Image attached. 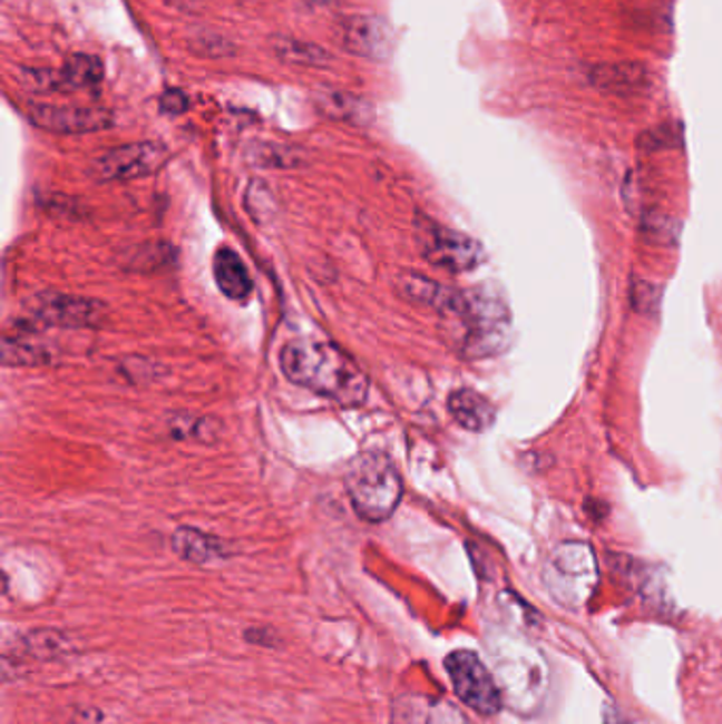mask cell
<instances>
[{"label":"cell","instance_id":"cell-1","mask_svg":"<svg viewBox=\"0 0 722 724\" xmlns=\"http://www.w3.org/2000/svg\"><path fill=\"white\" fill-rule=\"evenodd\" d=\"M280 369L289 382L343 407L367 401L369 380L340 345L320 340L289 341L280 352Z\"/></svg>","mask_w":722,"mask_h":724},{"label":"cell","instance_id":"cell-2","mask_svg":"<svg viewBox=\"0 0 722 724\" xmlns=\"http://www.w3.org/2000/svg\"><path fill=\"white\" fill-rule=\"evenodd\" d=\"M439 314L458 352L467 359L498 356L509 348V305L498 293L488 288H451Z\"/></svg>","mask_w":722,"mask_h":724},{"label":"cell","instance_id":"cell-3","mask_svg":"<svg viewBox=\"0 0 722 724\" xmlns=\"http://www.w3.org/2000/svg\"><path fill=\"white\" fill-rule=\"evenodd\" d=\"M345 491L352 509L369 524L390 519L403 498V479L383 451H362L345 470Z\"/></svg>","mask_w":722,"mask_h":724},{"label":"cell","instance_id":"cell-4","mask_svg":"<svg viewBox=\"0 0 722 724\" xmlns=\"http://www.w3.org/2000/svg\"><path fill=\"white\" fill-rule=\"evenodd\" d=\"M507 653L503 655L500 691L503 697L521 714H536L549 695V665L540 650L528 639H505Z\"/></svg>","mask_w":722,"mask_h":724},{"label":"cell","instance_id":"cell-5","mask_svg":"<svg viewBox=\"0 0 722 724\" xmlns=\"http://www.w3.org/2000/svg\"><path fill=\"white\" fill-rule=\"evenodd\" d=\"M597 578V559L592 547L574 540L557 545L543 570V583L549 596L570 610L583 608L592 599Z\"/></svg>","mask_w":722,"mask_h":724},{"label":"cell","instance_id":"cell-6","mask_svg":"<svg viewBox=\"0 0 722 724\" xmlns=\"http://www.w3.org/2000/svg\"><path fill=\"white\" fill-rule=\"evenodd\" d=\"M416 239L420 255L439 270L451 274H462L484 263V248L470 235L453 232L426 216L416 221Z\"/></svg>","mask_w":722,"mask_h":724},{"label":"cell","instance_id":"cell-7","mask_svg":"<svg viewBox=\"0 0 722 724\" xmlns=\"http://www.w3.org/2000/svg\"><path fill=\"white\" fill-rule=\"evenodd\" d=\"M446 669L451 686L460 702L484 716H494L503 707L500 684L491 676L488 665L472 650H453L446 659Z\"/></svg>","mask_w":722,"mask_h":724},{"label":"cell","instance_id":"cell-8","mask_svg":"<svg viewBox=\"0 0 722 724\" xmlns=\"http://www.w3.org/2000/svg\"><path fill=\"white\" fill-rule=\"evenodd\" d=\"M28 319L32 324L62 329H100L108 319V307L98 299L43 293L30 301Z\"/></svg>","mask_w":722,"mask_h":724},{"label":"cell","instance_id":"cell-9","mask_svg":"<svg viewBox=\"0 0 722 724\" xmlns=\"http://www.w3.org/2000/svg\"><path fill=\"white\" fill-rule=\"evenodd\" d=\"M168 157V150L157 143H131L124 147L98 153L87 172L100 183L115 180H136L159 170Z\"/></svg>","mask_w":722,"mask_h":724},{"label":"cell","instance_id":"cell-10","mask_svg":"<svg viewBox=\"0 0 722 724\" xmlns=\"http://www.w3.org/2000/svg\"><path fill=\"white\" fill-rule=\"evenodd\" d=\"M26 115L32 126L51 134H91L115 126V115L108 108L58 107L30 102Z\"/></svg>","mask_w":722,"mask_h":724},{"label":"cell","instance_id":"cell-11","mask_svg":"<svg viewBox=\"0 0 722 724\" xmlns=\"http://www.w3.org/2000/svg\"><path fill=\"white\" fill-rule=\"evenodd\" d=\"M341 47L364 60L388 62L394 51V30L380 16H350L340 22Z\"/></svg>","mask_w":722,"mask_h":724},{"label":"cell","instance_id":"cell-12","mask_svg":"<svg viewBox=\"0 0 722 724\" xmlns=\"http://www.w3.org/2000/svg\"><path fill=\"white\" fill-rule=\"evenodd\" d=\"M589 84L604 94L634 98L653 87L651 70L640 62H602L587 70Z\"/></svg>","mask_w":722,"mask_h":724},{"label":"cell","instance_id":"cell-13","mask_svg":"<svg viewBox=\"0 0 722 724\" xmlns=\"http://www.w3.org/2000/svg\"><path fill=\"white\" fill-rule=\"evenodd\" d=\"M314 105L324 117L357 128H364L375 119V107L367 98L343 89H320L314 94Z\"/></svg>","mask_w":722,"mask_h":724},{"label":"cell","instance_id":"cell-14","mask_svg":"<svg viewBox=\"0 0 722 724\" xmlns=\"http://www.w3.org/2000/svg\"><path fill=\"white\" fill-rule=\"evenodd\" d=\"M447 409L451 418L468 432H486L496 422V407L475 390H456L451 392Z\"/></svg>","mask_w":722,"mask_h":724},{"label":"cell","instance_id":"cell-15","mask_svg":"<svg viewBox=\"0 0 722 724\" xmlns=\"http://www.w3.org/2000/svg\"><path fill=\"white\" fill-rule=\"evenodd\" d=\"M172 551L180 559L197 566L225 559L230 555V549L223 540L195 528H178L172 534Z\"/></svg>","mask_w":722,"mask_h":724},{"label":"cell","instance_id":"cell-16","mask_svg":"<svg viewBox=\"0 0 722 724\" xmlns=\"http://www.w3.org/2000/svg\"><path fill=\"white\" fill-rule=\"evenodd\" d=\"M214 280L218 291L234 301L248 297L253 291V280L244 261L227 246L218 248L214 255Z\"/></svg>","mask_w":722,"mask_h":724},{"label":"cell","instance_id":"cell-17","mask_svg":"<svg viewBox=\"0 0 722 724\" xmlns=\"http://www.w3.org/2000/svg\"><path fill=\"white\" fill-rule=\"evenodd\" d=\"M270 47H272L277 60L286 62V65L326 68L333 62V56L324 47L310 43V41L293 39V37L277 35L274 39H270Z\"/></svg>","mask_w":722,"mask_h":724},{"label":"cell","instance_id":"cell-18","mask_svg":"<svg viewBox=\"0 0 722 724\" xmlns=\"http://www.w3.org/2000/svg\"><path fill=\"white\" fill-rule=\"evenodd\" d=\"M397 286H399L401 297L416 303V305L437 310V312L443 305L447 293H449V286H446V284H439V282H435L430 277L411 274V272L401 274Z\"/></svg>","mask_w":722,"mask_h":724},{"label":"cell","instance_id":"cell-19","mask_svg":"<svg viewBox=\"0 0 722 724\" xmlns=\"http://www.w3.org/2000/svg\"><path fill=\"white\" fill-rule=\"evenodd\" d=\"M60 72H62L65 91L98 86L103 81V77H105L103 62L96 56H89V53L70 56Z\"/></svg>","mask_w":722,"mask_h":724},{"label":"cell","instance_id":"cell-20","mask_svg":"<svg viewBox=\"0 0 722 724\" xmlns=\"http://www.w3.org/2000/svg\"><path fill=\"white\" fill-rule=\"evenodd\" d=\"M251 164L261 168H276V170H289L299 168L305 164V153L297 147L277 145V143H255L248 149Z\"/></svg>","mask_w":722,"mask_h":724},{"label":"cell","instance_id":"cell-21","mask_svg":"<svg viewBox=\"0 0 722 724\" xmlns=\"http://www.w3.org/2000/svg\"><path fill=\"white\" fill-rule=\"evenodd\" d=\"M51 362V352L32 341L20 337H4L2 341V364L4 366H37Z\"/></svg>","mask_w":722,"mask_h":724},{"label":"cell","instance_id":"cell-22","mask_svg":"<svg viewBox=\"0 0 722 724\" xmlns=\"http://www.w3.org/2000/svg\"><path fill=\"white\" fill-rule=\"evenodd\" d=\"M23 650L37 659H58L70 650L68 639L56 629H37L22 639Z\"/></svg>","mask_w":722,"mask_h":724},{"label":"cell","instance_id":"cell-23","mask_svg":"<svg viewBox=\"0 0 722 724\" xmlns=\"http://www.w3.org/2000/svg\"><path fill=\"white\" fill-rule=\"evenodd\" d=\"M18 81L23 89L32 94H58L65 91L62 72L51 68H23L18 75Z\"/></svg>","mask_w":722,"mask_h":724},{"label":"cell","instance_id":"cell-24","mask_svg":"<svg viewBox=\"0 0 722 724\" xmlns=\"http://www.w3.org/2000/svg\"><path fill=\"white\" fill-rule=\"evenodd\" d=\"M642 235L653 244L672 246L679 242L680 223L663 214L648 213L642 218Z\"/></svg>","mask_w":722,"mask_h":724},{"label":"cell","instance_id":"cell-25","mask_svg":"<svg viewBox=\"0 0 722 724\" xmlns=\"http://www.w3.org/2000/svg\"><path fill=\"white\" fill-rule=\"evenodd\" d=\"M189 47L193 53L204 58H227L235 53V45L213 30H197L189 39Z\"/></svg>","mask_w":722,"mask_h":724},{"label":"cell","instance_id":"cell-26","mask_svg":"<svg viewBox=\"0 0 722 724\" xmlns=\"http://www.w3.org/2000/svg\"><path fill=\"white\" fill-rule=\"evenodd\" d=\"M661 299H663V288L658 284L642 280V277H634V282H632V305H634L637 314H646V316L657 314Z\"/></svg>","mask_w":722,"mask_h":724},{"label":"cell","instance_id":"cell-27","mask_svg":"<svg viewBox=\"0 0 722 724\" xmlns=\"http://www.w3.org/2000/svg\"><path fill=\"white\" fill-rule=\"evenodd\" d=\"M172 248L168 244H147L138 251H134V255L129 261V267L131 270H138V272H155L164 265L170 263Z\"/></svg>","mask_w":722,"mask_h":724},{"label":"cell","instance_id":"cell-28","mask_svg":"<svg viewBox=\"0 0 722 724\" xmlns=\"http://www.w3.org/2000/svg\"><path fill=\"white\" fill-rule=\"evenodd\" d=\"M162 108L170 115H183L189 108V98L180 89H170L162 96Z\"/></svg>","mask_w":722,"mask_h":724},{"label":"cell","instance_id":"cell-29","mask_svg":"<svg viewBox=\"0 0 722 724\" xmlns=\"http://www.w3.org/2000/svg\"><path fill=\"white\" fill-rule=\"evenodd\" d=\"M244 638L248 639L251 644H256V646H267V648L277 646V642H280L276 632L270 629V627H253V629H248V632L244 634Z\"/></svg>","mask_w":722,"mask_h":724},{"label":"cell","instance_id":"cell-30","mask_svg":"<svg viewBox=\"0 0 722 724\" xmlns=\"http://www.w3.org/2000/svg\"><path fill=\"white\" fill-rule=\"evenodd\" d=\"M166 2L183 13H199L208 4V0H166Z\"/></svg>","mask_w":722,"mask_h":724},{"label":"cell","instance_id":"cell-31","mask_svg":"<svg viewBox=\"0 0 722 724\" xmlns=\"http://www.w3.org/2000/svg\"><path fill=\"white\" fill-rule=\"evenodd\" d=\"M308 4H312V7H329V4H333L335 0H305Z\"/></svg>","mask_w":722,"mask_h":724}]
</instances>
